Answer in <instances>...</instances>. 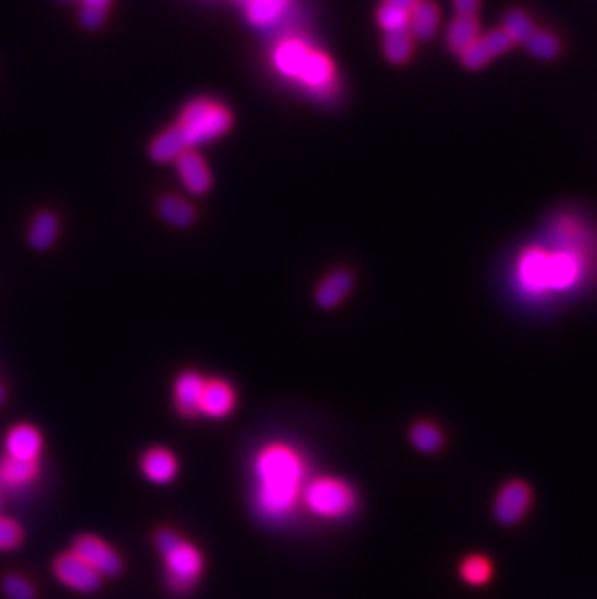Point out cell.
I'll return each mask as SVG.
<instances>
[{"label":"cell","instance_id":"obj_1","mask_svg":"<svg viewBox=\"0 0 597 599\" xmlns=\"http://www.w3.org/2000/svg\"><path fill=\"white\" fill-rule=\"evenodd\" d=\"M307 464L287 442H270L254 458V506L268 522L287 520L305 489Z\"/></svg>","mask_w":597,"mask_h":599},{"label":"cell","instance_id":"obj_2","mask_svg":"<svg viewBox=\"0 0 597 599\" xmlns=\"http://www.w3.org/2000/svg\"><path fill=\"white\" fill-rule=\"evenodd\" d=\"M518 284L530 295L568 291L582 280L584 262L576 247H555L553 251L532 247L518 260Z\"/></svg>","mask_w":597,"mask_h":599},{"label":"cell","instance_id":"obj_3","mask_svg":"<svg viewBox=\"0 0 597 599\" xmlns=\"http://www.w3.org/2000/svg\"><path fill=\"white\" fill-rule=\"evenodd\" d=\"M156 545L165 561L169 588L177 594L190 592L204 570L200 551L171 530H161L156 536Z\"/></svg>","mask_w":597,"mask_h":599},{"label":"cell","instance_id":"obj_4","mask_svg":"<svg viewBox=\"0 0 597 599\" xmlns=\"http://www.w3.org/2000/svg\"><path fill=\"white\" fill-rule=\"evenodd\" d=\"M303 503L320 518H344L357 506L351 485L336 477H316L303 489Z\"/></svg>","mask_w":597,"mask_h":599},{"label":"cell","instance_id":"obj_5","mask_svg":"<svg viewBox=\"0 0 597 599\" xmlns=\"http://www.w3.org/2000/svg\"><path fill=\"white\" fill-rule=\"evenodd\" d=\"M229 127H231L229 111L223 105L208 99H198L189 103L179 123L189 148L218 138L223 132H227Z\"/></svg>","mask_w":597,"mask_h":599},{"label":"cell","instance_id":"obj_6","mask_svg":"<svg viewBox=\"0 0 597 599\" xmlns=\"http://www.w3.org/2000/svg\"><path fill=\"white\" fill-rule=\"evenodd\" d=\"M530 506H532V489L524 481L512 479L506 481L499 489L493 512L497 522H501L503 526H514L528 514Z\"/></svg>","mask_w":597,"mask_h":599},{"label":"cell","instance_id":"obj_7","mask_svg":"<svg viewBox=\"0 0 597 599\" xmlns=\"http://www.w3.org/2000/svg\"><path fill=\"white\" fill-rule=\"evenodd\" d=\"M72 553L95 568L101 576H117L123 570L119 553L109 547L103 539L95 536H80L74 541Z\"/></svg>","mask_w":597,"mask_h":599},{"label":"cell","instance_id":"obj_8","mask_svg":"<svg viewBox=\"0 0 597 599\" xmlns=\"http://www.w3.org/2000/svg\"><path fill=\"white\" fill-rule=\"evenodd\" d=\"M55 576L64 586L76 592H95L101 586V574L74 553L61 555L55 561Z\"/></svg>","mask_w":597,"mask_h":599},{"label":"cell","instance_id":"obj_9","mask_svg":"<svg viewBox=\"0 0 597 599\" xmlns=\"http://www.w3.org/2000/svg\"><path fill=\"white\" fill-rule=\"evenodd\" d=\"M235 408V392L225 380H206L198 410L212 419L227 417Z\"/></svg>","mask_w":597,"mask_h":599},{"label":"cell","instance_id":"obj_10","mask_svg":"<svg viewBox=\"0 0 597 599\" xmlns=\"http://www.w3.org/2000/svg\"><path fill=\"white\" fill-rule=\"evenodd\" d=\"M41 448H43L41 433L32 425H16L10 429V433L6 437L8 458H14V460L37 462Z\"/></svg>","mask_w":597,"mask_h":599},{"label":"cell","instance_id":"obj_11","mask_svg":"<svg viewBox=\"0 0 597 599\" xmlns=\"http://www.w3.org/2000/svg\"><path fill=\"white\" fill-rule=\"evenodd\" d=\"M204 384H206V380L192 371L183 373L175 382V406L183 417L192 419V417L200 415L198 406H200Z\"/></svg>","mask_w":597,"mask_h":599},{"label":"cell","instance_id":"obj_12","mask_svg":"<svg viewBox=\"0 0 597 599\" xmlns=\"http://www.w3.org/2000/svg\"><path fill=\"white\" fill-rule=\"evenodd\" d=\"M142 472L158 485H165L177 475V458L167 448H150L142 458Z\"/></svg>","mask_w":597,"mask_h":599},{"label":"cell","instance_id":"obj_13","mask_svg":"<svg viewBox=\"0 0 597 599\" xmlns=\"http://www.w3.org/2000/svg\"><path fill=\"white\" fill-rule=\"evenodd\" d=\"M177 167H179V175L185 183V187L194 192V194H202L206 190L210 189L212 185V177H210V171L204 163V159L200 158L198 154L194 152H183L179 158H177Z\"/></svg>","mask_w":597,"mask_h":599},{"label":"cell","instance_id":"obj_14","mask_svg":"<svg viewBox=\"0 0 597 599\" xmlns=\"http://www.w3.org/2000/svg\"><path fill=\"white\" fill-rule=\"evenodd\" d=\"M439 6L433 0H417L409 12V33L417 39H431L439 28Z\"/></svg>","mask_w":597,"mask_h":599},{"label":"cell","instance_id":"obj_15","mask_svg":"<svg viewBox=\"0 0 597 599\" xmlns=\"http://www.w3.org/2000/svg\"><path fill=\"white\" fill-rule=\"evenodd\" d=\"M353 287V276L347 270L332 272L316 289V303L322 309H334L346 299L347 293Z\"/></svg>","mask_w":597,"mask_h":599},{"label":"cell","instance_id":"obj_16","mask_svg":"<svg viewBox=\"0 0 597 599\" xmlns=\"http://www.w3.org/2000/svg\"><path fill=\"white\" fill-rule=\"evenodd\" d=\"M479 22L475 16H456L446 32V45L452 53L460 55L479 39Z\"/></svg>","mask_w":597,"mask_h":599},{"label":"cell","instance_id":"obj_17","mask_svg":"<svg viewBox=\"0 0 597 599\" xmlns=\"http://www.w3.org/2000/svg\"><path fill=\"white\" fill-rule=\"evenodd\" d=\"M332 78H334L332 61L322 53L311 51L299 72V80H303L311 88H324L332 82Z\"/></svg>","mask_w":597,"mask_h":599},{"label":"cell","instance_id":"obj_18","mask_svg":"<svg viewBox=\"0 0 597 599\" xmlns=\"http://www.w3.org/2000/svg\"><path fill=\"white\" fill-rule=\"evenodd\" d=\"M187 150H189L187 140L183 136V130L177 125V127L169 128L163 134H159L158 138L154 140L152 148H150V154L156 161L165 163V161H173V159L179 158Z\"/></svg>","mask_w":597,"mask_h":599},{"label":"cell","instance_id":"obj_19","mask_svg":"<svg viewBox=\"0 0 597 599\" xmlns=\"http://www.w3.org/2000/svg\"><path fill=\"white\" fill-rule=\"evenodd\" d=\"M37 473H39L37 462H24V460H14V458H6L0 462V483L8 485L12 489L32 483L33 479L37 477Z\"/></svg>","mask_w":597,"mask_h":599},{"label":"cell","instance_id":"obj_20","mask_svg":"<svg viewBox=\"0 0 597 599\" xmlns=\"http://www.w3.org/2000/svg\"><path fill=\"white\" fill-rule=\"evenodd\" d=\"M309 49L299 43V41H287L278 47L276 55H274V61L276 66L282 70L285 76L289 78H299V72L303 68L305 59L309 57Z\"/></svg>","mask_w":597,"mask_h":599},{"label":"cell","instance_id":"obj_21","mask_svg":"<svg viewBox=\"0 0 597 599\" xmlns=\"http://www.w3.org/2000/svg\"><path fill=\"white\" fill-rule=\"evenodd\" d=\"M59 233V221L53 212H39L30 227V243L37 251H47L55 243Z\"/></svg>","mask_w":597,"mask_h":599},{"label":"cell","instance_id":"obj_22","mask_svg":"<svg viewBox=\"0 0 597 599\" xmlns=\"http://www.w3.org/2000/svg\"><path fill=\"white\" fill-rule=\"evenodd\" d=\"M287 6L289 0H247V16L251 24L264 28L280 20Z\"/></svg>","mask_w":597,"mask_h":599},{"label":"cell","instance_id":"obj_23","mask_svg":"<svg viewBox=\"0 0 597 599\" xmlns=\"http://www.w3.org/2000/svg\"><path fill=\"white\" fill-rule=\"evenodd\" d=\"M409 441L411 444L419 450V452H425V454H433V452H439L442 448V431L435 423H429V421H419L411 427L409 431Z\"/></svg>","mask_w":597,"mask_h":599},{"label":"cell","instance_id":"obj_24","mask_svg":"<svg viewBox=\"0 0 597 599\" xmlns=\"http://www.w3.org/2000/svg\"><path fill=\"white\" fill-rule=\"evenodd\" d=\"M534 57L541 61H551L559 55L561 51V43L553 33L545 32V30H537L535 28L532 35L522 43Z\"/></svg>","mask_w":597,"mask_h":599},{"label":"cell","instance_id":"obj_25","mask_svg":"<svg viewBox=\"0 0 597 599\" xmlns=\"http://www.w3.org/2000/svg\"><path fill=\"white\" fill-rule=\"evenodd\" d=\"M411 53H413V37H411L409 30L386 33V37H384V55L390 63H408Z\"/></svg>","mask_w":597,"mask_h":599},{"label":"cell","instance_id":"obj_26","mask_svg":"<svg viewBox=\"0 0 597 599\" xmlns=\"http://www.w3.org/2000/svg\"><path fill=\"white\" fill-rule=\"evenodd\" d=\"M159 214L163 220L179 227H187L194 221V208L177 196H165L159 202Z\"/></svg>","mask_w":597,"mask_h":599},{"label":"cell","instance_id":"obj_27","mask_svg":"<svg viewBox=\"0 0 597 599\" xmlns=\"http://www.w3.org/2000/svg\"><path fill=\"white\" fill-rule=\"evenodd\" d=\"M460 574L462 578L470 584V586H483L489 582L491 574H493V567L489 563L487 557L483 555H472V557H466L460 565Z\"/></svg>","mask_w":597,"mask_h":599},{"label":"cell","instance_id":"obj_28","mask_svg":"<svg viewBox=\"0 0 597 599\" xmlns=\"http://www.w3.org/2000/svg\"><path fill=\"white\" fill-rule=\"evenodd\" d=\"M512 43H524L532 32L535 30L534 22L530 20V16L522 10H512L504 16L503 28H501Z\"/></svg>","mask_w":597,"mask_h":599},{"label":"cell","instance_id":"obj_29","mask_svg":"<svg viewBox=\"0 0 597 599\" xmlns=\"http://www.w3.org/2000/svg\"><path fill=\"white\" fill-rule=\"evenodd\" d=\"M378 24L380 28L386 33L392 32H404L409 30V14L400 10V8H394L386 2H382V6L378 8Z\"/></svg>","mask_w":597,"mask_h":599},{"label":"cell","instance_id":"obj_30","mask_svg":"<svg viewBox=\"0 0 597 599\" xmlns=\"http://www.w3.org/2000/svg\"><path fill=\"white\" fill-rule=\"evenodd\" d=\"M111 0H82V10H80V22L95 30L103 24L105 20V12H107V6H109Z\"/></svg>","mask_w":597,"mask_h":599},{"label":"cell","instance_id":"obj_31","mask_svg":"<svg viewBox=\"0 0 597 599\" xmlns=\"http://www.w3.org/2000/svg\"><path fill=\"white\" fill-rule=\"evenodd\" d=\"M479 41H481V45L487 49V53L491 55V59L501 57V55L508 53V51L514 47L512 39H510L503 30H493V32L483 33V35L479 37Z\"/></svg>","mask_w":597,"mask_h":599},{"label":"cell","instance_id":"obj_32","mask_svg":"<svg viewBox=\"0 0 597 599\" xmlns=\"http://www.w3.org/2000/svg\"><path fill=\"white\" fill-rule=\"evenodd\" d=\"M2 590L10 599H35L32 584L22 576H6L2 582Z\"/></svg>","mask_w":597,"mask_h":599},{"label":"cell","instance_id":"obj_33","mask_svg":"<svg viewBox=\"0 0 597 599\" xmlns=\"http://www.w3.org/2000/svg\"><path fill=\"white\" fill-rule=\"evenodd\" d=\"M22 541V528L8 518H0V551L18 547Z\"/></svg>","mask_w":597,"mask_h":599},{"label":"cell","instance_id":"obj_34","mask_svg":"<svg viewBox=\"0 0 597 599\" xmlns=\"http://www.w3.org/2000/svg\"><path fill=\"white\" fill-rule=\"evenodd\" d=\"M481 6V0H454L458 16H475Z\"/></svg>","mask_w":597,"mask_h":599},{"label":"cell","instance_id":"obj_35","mask_svg":"<svg viewBox=\"0 0 597 599\" xmlns=\"http://www.w3.org/2000/svg\"><path fill=\"white\" fill-rule=\"evenodd\" d=\"M386 4H390V6H394V8H400V10H404V12H411L413 10V6L417 4V0H384Z\"/></svg>","mask_w":597,"mask_h":599},{"label":"cell","instance_id":"obj_36","mask_svg":"<svg viewBox=\"0 0 597 599\" xmlns=\"http://www.w3.org/2000/svg\"><path fill=\"white\" fill-rule=\"evenodd\" d=\"M2 402H4V388L0 386V404H2Z\"/></svg>","mask_w":597,"mask_h":599}]
</instances>
